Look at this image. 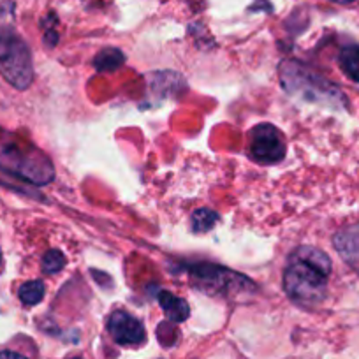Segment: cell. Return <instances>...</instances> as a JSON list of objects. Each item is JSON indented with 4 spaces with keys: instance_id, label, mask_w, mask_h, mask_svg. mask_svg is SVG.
<instances>
[{
    "instance_id": "ba28073f",
    "label": "cell",
    "mask_w": 359,
    "mask_h": 359,
    "mask_svg": "<svg viewBox=\"0 0 359 359\" xmlns=\"http://www.w3.org/2000/svg\"><path fill=\"white\" fill-rule=\"evenodd\" d=\"M333 247L341 261L359 275V224L341 227L333 236Z\"/></svg>"
},
{
    "instance_id": "e0dca14e",
    "label": "cell",
    "mask_w": 359,
    "mask_h": 359,
    "mask_svg": "<svg viewBox=\"0 0 359 359\" xmlns=\"http://www.w3.org/2000/svg\"><path fill=\"white\" fill-rule=\"evenodd\" d=\"M0 266H2V252H0Z\"/></svg>"
},
{
    "instance_id": "9a60e30c",
    "label": "cell",
    "mask_w": 359,
    "mask_h": 359,
    "mask_svg": "<svg viewBox=\"0 0 359 359\" xmlns=\"http://www.w3.org/2000/svg\"><path fill=\"white\" fill-rule=\"evenodd\" d=\"M0 359H29L25 354L16 351H0Z\"/></svg>"
},
{
    "instance_id": "7a4b0ae2",
    "label": "cell",
    "mask_w": 359,
    "mask_h": 359,
    "mask_svg": "<svg viewBox=\"0 0 359 359\" xmlns=\"http://www.w3.org/2000/svg\"><path fill=\"white\" fill-rule=\"evenodd\" d=\"M0 171L34 185H48L55 178V168L48 155L29 140L0 129Z\"/></svg>"
},
{
    "instance_id": "5bb4252c",
    "label": "cell",
    "mask_w": 359,
    "mask_h": 359,
    "mask_svg": "<svg viewBox=\"0 0 359 359\" xmlns=\"http://www.w3.org/2000/svg\"><path fill=\"white\" fill-rule=\"evenodd\" d=\"M67 264V259L57 248H51L46 254L43 255V261H41V269H43L44 275H57L60 273L62 269Z\"/></svg>"
},
{
    "instance_id": "9c48e42d",
    "label": "cell",
    "mask_w": 359,
    "mask_h": 359,
    "mask_svg": "<svg viewBox=\"0 0 359 359\" xmlns=\"http://www.w3.org/2000/svg\"><path fill=\"white\" fill-rule=\"evenodd\" d=\"M158 305L171 323H184L191 316V306L184 298L172 294L171 291H161L157 296Z\"/></svg>"
},
{
    "instance_id": "52a82bcc",
    "label": "cell",
    "mask_w": 359,
    "mask_h": 359,
    "mask_svg": "<svg viewBox=\"0 0 359 359\" xmlns=\"http://www.w3.org/2000/svg\"><path fill=\"white\" fill-rule=\"evenodd\" d=\"M108 333L118 345H140L147 340V331L137 317L126 310H115L108 317Z\"/></svg>"
},
{
    "instance_id": "2e32d148",
    "label": "cell",
    "mask_w": 359,
    "mask_h": 359,
    "mask_svg": "<svg viewBox=\"0 0 359 359\" xmlns=\"http://www.w3.org/2000/svg\"><path fill=\"white\" fill-rule=\"evenodd\" d=\"M333 2H337V4H351L354 0H333Z\"/></svg>"
},
{
    "instance_id": "ac0fdd59",
    "label": "cell",
    "mask_w": 359,
    "mask_h": 359,
    "mask_svg": "<svg viewBox=\"0 0 359 359\" xmlns=\"http://www.w3.org/2000/svg\"><path fill=\"white\" fill-rule=\"evenodd\" d=\"M72 359H81V358H72Z\"/></svg>"
},
{
    "instance_id": "8fae6325",
    "label": "cell",
    "mask_w": 359,
    "mask_h": 359,
    "mask_svg": "<svg viewBox=\"0 0 359 359\" xmlns=\"http://www.w3.org/2000/svg\"><path fill=\"white\" fill-rule=\"evenodd\" d=\"M338 64L347 78L359 83V44H348V46L341 48Z\"/></svg>"
},
{
    "instance_id": "30bf717a",
    "label": "cell",
    "mask_w": 359,
    "mask_h": 359,
    "mask_svg": "<svg viewBox=\"0 0 359 359\" xmlns=\"http://www.w3.org/2000/svg\"><path fill=\"white\" fill-rule=\"evenodd\" d=\"M126 64V55L118 48H104L99 51L94 58V67L99 72H109L116 71Z\"/></svg>"
},
{
    "instance_id": "6da1fadb",
    "label": "cell",
    "mask_w": 359,
    "mask_h": 359,
    "mask_svg": "<svg viewBox=\"0 0 359 359\" xmlns=\"http://www.w3.org/2000/svg\"><path fill=\"white\" fill-rule=\"evenodd\" d=\"M333 271L330 255L312 245L298 247L284 269V291L299 306H316L326 299L327 282Z\"/></svg>"
},
{
    "instance_id": "5b68a950",
    "label": "cell",
    "mask_w": 359,
    "mask_h": 359,
    "mask_svg": "<svg viewBox=\"0 0 359 359\" xmlns=\"http://www.w3.org/2000/svg\"><path fill=\"white\" fill-rule=\"evenodd\" d=\"M280 79L282 86L291 94H299L302 92L306 99L316 102H327L334 104L338 102L345 104L344 94L337 86L331 85L327 79L320 78L319 74L312 72L310 69L303 67L299 62L285 60L280 64Z\"/></svg>"
},
{
    "instance_id": "277c9868",
    "label": "cell",
    "mask_w": 359,
    "mask_h": 359,
    "mask_svg": "<svg viewBox=\"0 0 359 359\" xmlns=\"http://www.w3.org/2000/svg\"><path fill=\"white\" fill-rule=\"evenodd\" d=\"M0 76L16 90H27L34 79L32 51L11 27H0Z\"/></svg>"
},
{
    "instance_id": "7c38bea8",
    "label": "cell",
    "mask_w": 359,
    "mask_h": 359,
    "mask_svg": "<svg viewBox=\"0 0 359 359\" xmlns=\"http://www.w3.org/2000/svg\"><path fill=\"white\" fill-rule=\"evenodd\" d=\"M44 292H46V285L43 280H30L20 287L18 298L25 306H34L43 302Z\"/></svg>"
},
{
    "instance_id": "8992f818",
    "label": "cell",
    "mask_w": 359,
    "mask_h": 359,
    "mask_svg": "<svg viewBox=\"0 0 359 359\" xmlns=\"http://www.w3.org/2000/svg\"><path fill=\"white\" fill-rule=\"evenodd\" d=\"M247 154L257 164H278L284 161L285 154H287V143H285L284 134L268 122L257 123L248 130Z\"/></svg>"
},
{
    "instance_id": "4fadbf2b",
    "label": "cell",
    "mask_w": 359,
    "mask_h": 359,
    "mask_svg": "<svg viewBox=\"0 0 359 359\" xmlns=\"http://www.w3.org/2000/svg\"><path fill=\"white\" fill-rule=\"evenodd\" d=\"M192 220V231L196 234L208 233L210 229L215 227V224L219 222V213L213 212L212 208H198L191 217Z\"/></svg>"
},
{
    "instance_id": "3957f363",
    "label": "cell",
    "mask_w": 359,
    "mask_h": 359,
    "mask_svg": "<svg viewBox=\"0 0 359 359\" xmlns=\"http://www.w3.org/2000/svg\"><path fill=\"white\" fill-rule=\"evenodd\" d=\"M187 273L191 284L210 296L238 299L240 296H250L257 292V285L248 277L212 262L189 264Z\"/></svg>"
}]
</instances>
